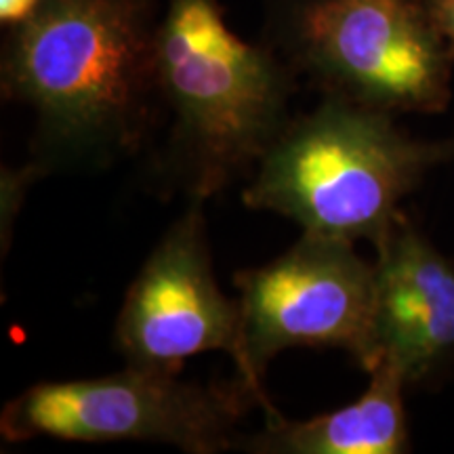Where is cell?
Masks as SVG:
<instances>
[{
    "mask_svg": "<svg viewBox=\"0 0 454 454\" xmlns=\"http://www.w3.org/2000/svg\"><path fill=\"white\" fill-rule=\"evenodd\" d=\"M427 7L434 15L435 26L440 27L442 36L446 38L448 47L454 53V0H427Z\"/></svg>",
    "mask_w": 454,
    "mask_h": 454,
    "instance_id": "obj_11",
    "label": "cell"
},
{
    "mask_svg": "<svg viewBox=\"0 0 454 454\" xmlns=\"http://www.w3.org/2000/svg\"><path fill=\"white\" fill-rule=\"evenodd\" d=\"M270 404L263 389L238 374L231 381L196 383L181 372L127 364L106 377L32 385L3 408L0 435L9 444L36 438L144 442L219 454L238 448L251 408Z\"/></svg>",
    "mask_w": 454,
    "mask_h": 454,
    "instance_id": "obj_5",
    "label": "cell"
},
{
    "mask_svg": "<svg viewBox=\"0 0 454 454\" xmlns=\"http://www.w3.org/2000/svg\"><path fill=\"white\" fill-rule=\"evenodd\" d=\"M43 0H0V26L4 30L20 26L27 17L36 13Z\"/></svg>",
    "mask_w": 454,
    "mask_h": 454,
    "instance_id": "obj_10",
    "label": "cell"
},
{
    "mask_svg": "<svg viewBox=\"0 0 454 454\" xmlns=\"http://www.w3.org/2000/svg\"><path fill=\"white\" fill-rule=\"evenodd\" d=\"M368 387L351 404L293 421L265 406V425L242 435L238 448L253 454H402L411 450L406 383L394 368L368 371Z\"/></svg>",
    "mask_w": 454,
    "mask_h": 454,
    "instance_id": "obj_9",
    "label": "cell"
},
{
    "mask_svg": "<svg viewBox=\"0 0 454 454\" xmlns=\"http://www.w3.org/2000/svg\"><path fill=\"white\" fill-rule=\"evenodd\" d=\"M263 41L322 98L440 114L454 53L427 0H263Z\"/></svg>",
    "mask_w": 454,
    "mask_h": 454,
    "instance_id": "obj_4",
    "label": "cell"
},
{
    "mask_svg": "<svg viewBox=\"0 0 454 454\" xmlns=\"http://www.w3.org/2000/svg\"><path fill=\"white\" fill-rule=\"evenodd\" d=\"M156 78L167 139L156 181L208 200L257 168L293 121L297 74L268 43H247L221 0H162Z\"/></svg>",
    "mask_w": 454,
    "mask_h": 454,
    "instance_id": "obj_2",
    "label": "cell"
},
{
    "mask_svg": "<svg viewBox=\"0 0 454 454\" xmlns=\"http://www.w3.org/2000/svg\"><path fill=\"white\" fill-rule=\"evenodd\" d=\"M454 162V137L423 141L389 112L322 98L293 116L261 158L242 202L294 221L308 234L377 242L431 168Z\"/></svg>",
    "mask_w": 454,
    "mask_h": 454,
    "instance_id": "obj_3",
    "label": "cell"
},
{
    "mask_svg": "<svg viewBox=\"0 0 454 454\" xmlns=\"http://www.w3.org/2000/svg\"><path fill=\"white\" fill-rule=\"evenodd\" d=\"M240 305L236 374L263 389L265 368L286 349H340L362 366L371 334L374 263L354 242L303 231L261 268L234 276Z\"/></svg>",
    "mask_w": 454,
    "mask_h": 454,
    "instance_id": "obj_6",
    "label": "cell"
},
{
    "mask_svg": "<svg viewBox=\"0 0 454 454\" xmlns=\"http://www.w3.org/2000/svg\"><path fill=\"white\" fill-rule=\"evenodd\" d=\"M374 299L366 357L408 389H431L454 371V259L400 213L372 244Z\"/></svg>",
    "mask_w": 454,
    "mask_h": 454,
    "instance_id": "obj_8",
    "label": "cell"
},
{
    "mask_svg": "<svg viewBox=\"0 0 454 454\" xmlns=\"http://www.w3.org/2000/svg\"><path fill=\"white\" fill-rule=\"evenodd\" d=\"M204 202L187 200L130 282L114 325L127 364L181 372L190 357L240 349V305L221 291Z\"/></svg>",
    "mask_w": 454,
    "mask_h": 454,
    "instance_id": "obj_7",
    "label": "cell"
},
{
    "mask_svg": "<svg viewBox=\"0 0 454 454\" xmlns=\"http://www.w3.org/2000/svg\"><path fill=\"white\" fill-rule=\"evenodd\" d=\"M162 0H43L9 27L0 90L30 107V179L135 156L160 118L156 32Z\"/></svg>",
    "mask_w": 454,
    "mask_h": 454,
    "instance_id": "obj_1",
    "label": "cell"
}]
</instances>
